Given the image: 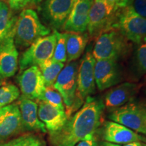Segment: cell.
I'll use <instances>...</instances> for the list:
<instances>
[{
	"label": "cell",
	"mask_w": 146,
	"mask_h": 146,
	"mask_svg": "<svg viewBox=\"0 0 146 146\" xmlns=\"http://www.w3.org/2000/svg\"><path fill=\"white\" fill-rule=\"evenodd\" d=\"M101 99L89 96L81 108L71 116L61 130L50 134L53 146H75L89 135L96 133L101 125L104 110Z\"/></svg>",
	"instance_id": "6da1fadb"
},
{
	"label": "cell",
	"mask_w": 146,
	"mask_h": 146,
	"mask_svg": "<svg viewBox=\"0 0 146 146\" xmlns=\"http://www.w3.org/2000/svg\"><path fill=\"white\" fill-rule=\"evenodd\" d=\"M131 43L117 29L110 28L96 38L93 56L96 60H118L129 54Z\"/></svg>",
	"instance_id": "7a4b0ae2"
},
{
	"label": "cell",
	"mask_w": 146,
	"mask_h": 146,
	"mask_svg": "<svg viewBox=\"0 0 146 146\" xmlns=\"http://www.w3.org/2000/svg\"><path fill=\"white\" fill-rule=\"evenodd\" d=\"M50 32V29L42 24L35 11L25 9L18 16L14 44L20 48L29 47L39 38L49 35Z\"/></svg>",
	"instance_id": "3957f363"
},
{
	"label": "cell",
	"mask_w": 146,
	"mask_h": 146,
	"mask_svg": "<svg viewBox=\"0 0 146 146\" xmlns=\"http://www.w3.org/2000/svg\"><path fill=\"white\" fill-rule=\"evenodd\" d=\"M120 9L110 28L117 29L129 41L138 44L146 37V18L137 13L132 5Z\"/></svg>",
	"instance_id": "277c9868"
},
{
	"label": "cell",
	"mask_w": 146,
	"mask_h": 146,
	"mask_svg": "<svg viewBox=\"0 0 146 146\" xmlns=\"http://www.w3.org/2000/svg\"><path fill=\"white\" fill-rule=\"evenodd\" d=\"M57 36L56 30L49 35L39 38L23 53L19 60L20 70L23 71L33 66H39L52 59Z\"/></svg>",
	"instance_id": "5b68a950"
},
{
	"label": "cell",
	"mask_w": 146,
	"mask_h": 146,
	"mask_svg": "<svg viewBox=\"0 0 146 146\" xmlns=\"http://www.w3.org/2000/svg\"><path fill=\"white\" fill-rule=\"evenodd\" d=\"M112 121L146 135V106L135 102L109 111Z\"/></svg>",
	"instance_id": "8992f818"
},
{
	"label": "cell",
	"mask_w": 146,
	"mask_h": 146,
	"mask_svg": "<svg viewBox=\"0 0 146 146\" xmlns=\"http://www.w3.org/2000/svg\"><path fill=\"white\" fill-rule=\"evenodd\" d=\"M79 63L76 61L68 62L60 72L54 87L62 98L66 106V114L74 104L77 87V72Z\"/></svg>",
	"instance_id": "52a82bcc"
},
{
	"label": "cell",
	"mask_w": 146,
	"mask_h": 146,
	"mask_svg": "<svg viewBox=\"0 0 146 146\" xmlns=\"http://www.w3.org/2000/svg\"><path fill=\"white\" fill-rule=\"evenodd\" d=\"M96 62L92 53L88 51L78 65L75 100L82 104H84L87 97L91 96L96 91L94 76Z\"/></svg>",
	"instance_id": "ba28073f"
},
{
	"label": "cell",
	"mask_w": 146,
	"mask_h": 146,
	"mask_svg": "<svg viewBox=\"0 0 146 146\" xmlns=\"http://www.w3.org/2000/svg\"><path fill=\"white\" fill-rule=\"evenodd\" d=\"M115 12L114 8L103 0H94L89 12L87 26L89 36L97 38L102 33L110 29Z\"/></svg>",
	"instance_id": "9c48e42d"
},
{
	"label": "cell",
	"mask_w": 146,
	"mask_h": 146,
	"mask_svg": "<svg viewBox=\"0 0 146 146\" xmlns=\"http://www.w3.org/2000/svg\"><path fill=\"white\" fill-rule=\"evenodd\" d=\"M25 131L17 104H10L0 109V146Z\"/></svg>",
	"instance_id": "30bf717a"
},
{
	"label": "cell",
	"mask_w": 146,
	"mask_h": 146,
	"mask_svg": "<svg viewBox=\"0 0 146 146\" xmlns=\"http://www.w3.org/2000/svg\"><path fill=\"white\" fill-rule=\"evenodd\" d=\"M76 0H45L41 6V14L51 27L62 29Z\"/></svg>",
	"instance_id": "8fae6325"
},
{
	"label": "cell",
	"mask_w": 146,
	"mask_h": 146,
	"mask_svg": "<svg viewBox=\"0 0 146 146\" xmlns=\"http://www.w3.org/2000/svg\"><path fill=\"white\" fill-rule=\"evenodd\" d=\"M18 83L23 97L32 100H41L46 87L37 66H33L23 70L18 76Z\"/></svg>",
	"instance_id": "7c38bea8"
},
{
	"label": "cell",
	"mask_w": 146,
	"mask_h": 146,
	"mask_svg": "<svg viewBox=\"0 0 146 146\" xmlns=\"http://www.w3.org/2000/svg\"><path fill=\"white\" fill-rule=\"evenodd\" d=\"M122 71L118 60H96L94 68L96 85L104 91L117 85L122 80Z\"/></svg>",
	"instance_id": "4fadbf2b"
},
{
	"label": "cell",
	"mask_w": 146,
	"mask_h": 146,
	"mask_svg": "<svg viewBox=\"0 0 146 146\" xmlns=\"http://www.w3.org/2000/svg\"><path fill=\"white\" fill-rule=\"evenodd\" d=\"M94 0H76L63 26L66 33H83L87 30L89 14Z\"/></svg>",
	"instance_id": "5bb4252c"
},
{
	"label": "cell",
	"mask_w": 146,
	"mask_h": 146,
	"mask_svg": "<svg viewBox=\"0 0 146 146\" xmlns=\"http://www.w3.org/2000/svg\"><path fill=\"white\" fill-rule=\"evenodd\" d=\"M140 85L133 83H123L111 88L105 95L104 104L110 110L133 101Z\"/></svg>",
	"instance_id": "9a60e30c"
},
{
	"label": "cell",
	"mask_w": 146,
	"mask_h": 146,
	"mask_svg": "<svg viewBox=\"0 0 146 146\" xmlns=\"http://www.w3.org/2000/svg\"><path fill=\"white\" fill-rule=\"evenodd\" d=\"M104 141L115 144H127L135 141L146 143V137L140 135L135 131L131 130L112 120L104 123L103 130Z\"/></svg>",
	"instance_id": "2e32d148"
},
{
	"label": "cell",
	"mask_w": 146,
	"mask_h": 146,
	"mask_svg": "<svg viewBox=\"0 0 146 146\" xmlns=\"http://www.w3.org/2000/svg\"><path fill=\"white\" fill-rule=\"evenodd\" d=\"M38 116L45 125L49 134H53L61 130L68 119L65 111L60 110L43 101H40L39 104Z\"/></svg>",
	"instance_id": "e0dca14e"
},
{
	"label": "cell",
	"mask_w": 146,
	"mask_h": 146,
	"mask_svg": "<svg viewBox=\"0 0 146 146\" xmlns=\"http://www.w3.org/2000/svg\"><path fill=\"white\" fill-rule=\"evenodd\" d=\"M18 108L25 131L47 133L45 125L38 116V105L35 102L22 96L19 100Z\"/></svg>",
	"instance_id": "ac0fdd59"
},
{
	"label": "cell",
	"mask_w": 146,
	"mask_h": 146,
	"mask_svg": "<svg viewBox=\"0 0 146 146\" xmlns=\"http://www.w3.org/2000/svg\"><path fill=\"white\" fill-rule=\"evenodd\" d=\"M18 59L14 38H11L0 45V75L3 78L13 76L18 69Z\"/></svg>",
	"instance_id": "d6986e66"
},
{
	"label": "cell",
	"mask_w": 146,
	"mask_h": 146,
	"mask_svg": "<svg viewBox=\"0 0 146 146\" xmlns=\"http://www.w3.org/2000/svg\"><path fill=\"white\" fill-rule=\"evenodd\" d=\"M17 16H13L10 7L0 1V45L11 38H14Z\"/></svg>",
	"instance_id": "ffe728a7"
},
{
	"label": "cell",
	"mask_w": 146,
	"mask_h": 146,
	"mask_svg": "<svg viewBox=\"0 0 146 146\" xmlns=\"http://www.w3.org/2000/svg\"><path fill=\"white\" fill-rule=\"evenodd\" d=\"M88 35L77 33H67V62L76 61L83 54L88 42Z\"/></svg>",
	"instance_id": "44dd1931"
},
{
	"label": "cell",
	"mask_w": 146,
	"mask_h": 146,
	"mask_svg": "<svg viewBox=\"0 0 146 146\" xmlns=\"http://www.w3.org/2000/svg\"><path fill=\"white\" fill-rule=\"evenodd\" d=\"M39 67L44 78L45 87H50L54 86L60 72L64 67V63L56 62L51 59L41 64Z\"/></svg>",
	"instance_id": "7402d4cb"
},
{
	"label": "cell",
	"mask_w": 146,
	"mask_h": 146,
	"mask_svg": "<svg viewBox=\"0 0 146 146\" xmlns=\"http://www.w3.org/2000/svg\"><path fill=\"white\" fill-rule=\"evenodd\" d=\"M137 45L133 66L135 74L140 77L146 74V37Z\"/></svg>",
	"instance_id": "603a6c76"
},
{
	"label": "cell",
	"mask_w": 146,
	"mask_h": 146,
	"mask_svg": "<svg viewBox=\"0 0 146 146\" xmlns=\"http://www.w3.org/2000/svg\"><path fill=\"white\" fill-rule=\"evenodd\" d=\"M2 146H47V144L41 136L30 133L14 138Z\"/></svg>",
	"instance_id": "cb8c5ba5"
},
{
	"label": "cell",
	"mask_w": 146,
	"mask_h": 146,
	"mask_svg": "<svg viewBox=\"0 0 146 146\" xmlns=\"http://www.w3.org/2000/svg\"><path fill=\"white\" fill-rule=\"evenodd\" d=\"M57 41L53 55L52 60L56 62L64 63L67 61L66 56V36L67 33H59L56 30Z\"/></svg>",
	"instance_id": "d4e9b609"
},
{
	"label": "cell",
	"mask_w": 146,
	"mask_h": 146,
	"mask_svg": "<svg viewBox=\"0 0 146 146\" xmlns=\"http://www.w3.org/2000/svg\"><path fill=\"white\" fill-rule=\"evenodd\" d=\"M20 90L14 85H6L0 87V108L10 105L19 98Z\"/></svg>",
	"instance_id": "484cf974"
},
{
	"label": "cell",
	"mask_w": 146,
	"mask_h": 146,
	"mask_svg": "<svg viewBox=\"0 0 146 146\" xmlns=\"http://www.w3.org/2000/svg\"><path fill=\"white\" fill-rule=\"evenodd\" d=\"M40 101H43L50 104L52 106L64 111V106L62 98L60 93L54 88V86L46 87L43 96Z\"/></svg>",
	"instance_id": "4316f807"
},
{
	"label": "cell",
	"mask_w": 146,
	"mask_h": 146,
	"mask_svg": "<svg viewBox=\"0 0 146 146\" xmlns=\"http://www.w3.org/2000/svg\"><path fill=\"white\" fill-rule=\"evenodd\" d=\"M132 6L137 13L146 18V0H134Z\"/></svg>",
	"instance_id": "83f0119b"
},
{
	"label": "cell",
	"mask_w": 146,
	"mask_h": 146,
	"mask_svg": "<svg viewBox=\"0 0 146 146\" xmlns=\"http://www.w3.org/2000/svg\"><path fill=\"white\" fill-rule=\"evenodd\" d=\"M75 146H98L97 139L95 137V133L89 135L83 139Z\"/></svg>",
	"instance_id": "f1b7e54d"
},
{
	"label": "cell",
	"mask_w": 146,
	"mask_h": 146,
	"mask_svg": "<svg viewBox=\"0 0 146 146\" xmlns=\"http://www.w3.org/2000/svg\"><path fill=\"white\" fill-rule=\"evenodd\" d=\"M10 8L13 10H19L25 8L31 0H7Z\"/></svg>",
	"instance_id": "f546056e"
},
{
	"label": "cell",
	"mask_w": 146,
	"mask_h": 146,
	"mask_svg": "<svg viewBox=\"0 0 146 146\" xmlns=\"http://www.w3.org/2000/svg\"><path fill=\"white\" fill-rule=\"evenodd\" d=\"M134 0H119L118 4V8H125L133 4Z\"/></svg>",
	"instance_id": "4dcf8cb0"
},
{
	"label": "cell",
	"mask_w": 146,
	"mask_h": 146,
	"mask_svg": "<svg viewBox=\"0 0 146 146\" xmlns=\"http://www.w3.org/2000/svg\"><path fill=\"white\" fill-rule=\"evenodd\" d=\"M103 1H105V2L110 7L114 8L116 11L117 10L118 4V2H119V0H103Z\"/></svg>",
	"instance_id": "1f68e13d"
},
{
	"label": "cell",
	"mask_w": 146,
	"mask_h": 146,
	"mask_svg": "<svg viewBox=\"0 0 146 146\" xmlns=\"http://www.w3.org/2000/svg\"><path fill=\"white\" fill-rule=\"evenodd\" d=\"M123 146H146V143L141 141H135L132 142V143L125 144Z\"/></svg>",
	"instance_id": "d6a6232c"
},
{
	"label": "cell",
	"mask_w": 146,
	"mask_h": 146,
	"mask_svg": "<svg viewBox=\"0 0 146 146\" xmlns=\"http://www.w3.org/2000/svg\"><path fill=\"white\" fill-rule=\"evenodd\" d=\"M100 146H120L118 144H115V143H109V142H104L101 144Z\"/></svg>",
	"instance_id": "836d02e7"
},
{
	"label": "cell",
	"mask_w": 146,
	"mask_h": 146,
	"mask_svg": "<svg viewBox=\"0 0 146 146\" xmlns=\"http://www.w3.org/2000/svg\"><path fill=\"white\" fill-rule=\"evenodd\" d=\"M41 1H42V0H31V2L34 3V4H38V3L41 2Z\"/></svg>",
	"instance_id": "e575fe53"
},
{
	"label": "cell",
	"mask_w": 146,
	"mask_h": 146,
	"mask_svg": "<svg viewBox=\"0 0 146 146\" xmlns=\"http://www.w3.org/2000/svg\"><path fill=\"white\" fill-rule=\"evenodd\" d=\"M3 78H3L2 76L0 75V86H1V85L3 83V82H4V81H3Z\"/></svg>",
	"instance_id": "d590c367"
},
{
	"label": "cell",
	"mask_w": 146,
	"mask_h": 146,
	"mask_svg": "<svg viewBox=\"0 0 146 146\" xmlns=\"http://www.w3.org/2000/svg\"><path fill=\"white\" fill-rule=\"evenodd\" d=\"M0 1H1V0H0Z\"/></svg>",
	"instance_id": "8d00e7d4"
},
{
	"label": "cell",
	"mask_w": 146,
	"mask_h": 146,
	"mask_svg": "<svg viewBox=\"0 0 146 146\" xmlns=\"http://www.w3.org/2000/svg\"><path fill=\"white\" fill-rule=\"evenodd\" d=\"M0 109H1V108H0Z\"/></svg>",
	"instance_id": "74e56055"
}]
</instances>
